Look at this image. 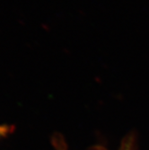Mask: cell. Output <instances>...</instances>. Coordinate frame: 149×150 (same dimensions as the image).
Segmentation results:
<instances>
[{
	"label": "cell",
	"instance_id": "cell-1",
	"mask_svg": "<svg viewBox=\"0 0 149 150\" xmlns=\"http://www.w3.org/2000/svg\"><path fill=\"white\" fill-rule=\"evenodd\" d=\"M12 130V128L7 125H0V139L6 137Z\"/></svg>",
	"mask_w": 149,
	"mask_h": 150
}]
</instances>
